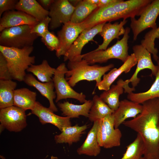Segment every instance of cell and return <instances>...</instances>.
<instances>
[{
	"label": "cell",
	"instance_id": "cell-1",
	"mask_svg": "<svg viewBox=\"0 0 159 159\" xmlns=\"http://www.w3.org/2000/svg\"><path fill=\"white\" fill-rule=\"evenodd\" d=\"M142 104L141 113L122 124L141 136L145 146L144 157L159 159V98L148 100Z\"/></svg>",
	"mask_w": 159,
	"mask_h": 159
},
{
	"label": "cell",
	"instance_id": "cell-2",
	"mask_svg": "<svg viewBox=\"0 0 159 159\" xmlns=\"http://www.w3.org/2000/svg\"><path fill=\"white\" fill-rule=\"evenodd\" d=\"M89 64L83 59L69 61L68 70L65 76L66 79L72 87L83 80L95 81L97 87L101 81L102 76L114 67L112 64L104 66Z\"/></svg>",
	"mask_w": 159,
	"mask_h": 159
},
{
	"label": "cell",
	"instance_id": "cell-3",
	"mask_svg": "<svg viewBox=\"0 0 159 159\" xmlns=\"http://www.w3.org/2000/svg\"><path fill=\"white\" fill-rule=\"evenodd\" d=\"M33 49L32 46L18 49L0 45V52L7 60L12 79L24 81L26 70L35 62V57L30 56Z\"/></svg>",
	"mask_w": 159,
	"mask_h": 159
},
{
	"label": "cell",
	"instance_id": "cell-4",
	"mask_svg": "<svg viewBox=\"0 0 159 159\" xmlns=\"http://www.w3.org/2000/svg\"><path fill=\"white\" fill-rule=\"evenodd\" d=\"M130 31V29L129 27H126L122 39L118 40L114 45L105 50L92 51L82 54V59L89 64L105 63L112 59H118L124 62L129 56L128 41Z\"/></svg>",
	"mask_w": 159,
	"mask_h": 159
},
{
	"label": "cell",
	"instance_id": "cell-5",
	"mask_svg": "<svg viewBox=\"0 0 159 159\" xmlns=\"http://www.w3.org/2000/svg\"><path fill=\"white\" fill-rule=\"evenodd\" d=\"M32 26L23 25L6 29L1 32L0 45L22 49L32 46L39 37L31 33Z\"/></svg>",
	"mask_w": 159,
	"mask_h": 159
},
{
	"label": "cell",
	"instance_id": "cell-6",
	"mask_svg": "<svg viewBox=\"0 0 159 159\" xmlns=\"http://www.w3.org/2000/svg\"><path fill=\"white\" fill-rule=\"evenodd\" d=\"M68 70L64 63L60 64L56 68L52 77L56 95V102L62 100L73 98L84 103L87 100L86 95L82 93H78L74 90L65 78Z\"/></svg>",
	"mask_w": 159,
	"mask_h": 159
},
{
	"label": "cell",
	"instance_id": "cell-7",
	"mask_svg": "<svg viewBox=\"0 0 159 159\" xmlns=\"http://www.w3.org/2000/svg\"><path fill=\"white\" fill-rule=\"evenodd\" d=\"M159 15V0H152L136 19L130 18V28L133 34V39L136 40L138 35L145 29L157 28L156 21Z\"/></svg>",
	"mask_w": 159,
	"mask_h": 159
},
{
	"label": "cell",
	"instance_id": "cell-8",
	"mask_svg": "<svg viewBox=\"0 0 159 159\" xmlns=\"http://www.w3.org/2000/svg\"><path fill=\"white\" fill-rule=\"evenodd\" d=\"M25 111L14 105L0 109L1 125L11 132L21 131L27 125Z\"/></svg>",
	"mask_w": 159,
	"mask_h": 159
},
{
	"label": "cell",
	"instance_id": "cell-9",
	"mask_svg": "<svg viewBox=\"0 0 159 159\" xmlns=\"http://www.w3.org/2000/svg\"><path fill=\"white\" fill-rule=\"evenodd\" d=\"M75 7L67 0H54L49 10V28L54 30L70 21Z\"/></svg>",
	"mask_w": 159,
	"mask_h": 159
},
{
	"label": "cell",
	"instance_id": "cell-10",
	"mask_svg": "<svg viewBox=\"0 0 159 159\" xmlns=\"http://www.w3.org/2000/svg\"><path fill=\"white\" fill-rule=\"evenodd\" d=\"M132 49L137 61V67L131 77L125 81L128 85L131 82L132 87L135 88L140 82V79L138 77V75L140 71L149 69L151 71V75L155 76L158 70V66L153 64L151 53L141 44L134 46Z\"/></svg>",
	"mask_w": 159,
	"mask_h": 159
},
{
	"label": "cell",
	"instance_id": "cell-11",
	"mask_svg": "<svg viewBox=\"0 0 159 159\" xmlns=\"http://www.w3.org/2000/svg\"><path fill=\"white\" fill-rule=\"evenodd\" d=\"M105 23L100 24L91 28L83 30L64 56V61L82 59L81 53L83 47L89 42H94L93 38L101 32L103 26Z\"/></svg>",
	"mask_w": 159,
	"mask_h": 159
},
{
	"label": "cell",
	"instance_id": "cell-12",
	"mask_svg": "<svg viewBox=\"0 0 159 159\" xmlns=\"http://www.w3.org/2000/svg\"><path fill=\"white\" fill-rule=\"evenodd\" d=\"M84 29L80 24L70 21L64 24L62 29L57 32L60 42L59 46L56 52L58 57L64 56L74 42Z\"/></svg>",
	"mask_w": 159,
	"mask_h": 159
},
{
	"label": "cell",
	"instance_id": "cell-13",
	"mask_svg": "<svg viewBox=\"0 0 159 159\" xmlns=\"http://www.w3.org/2000/svg\"><path fill=\"white\" fill-rule=\"evenodd\" d=\"M150 0H117L112 4L119 19L126 20L128 18L140 16L145 8L152 1Z\"/></svg>",
	"mask_w": 159,
	"mask_h": 159
},
{
	"label": "cell",
	"instance_id": "cell-14",
	"mask_svg": "<svg viewBox=\"0 0 159 159\" xmlns=\"http://www.w3.org/2000/svg\"><path fill=\"white\" fill-rule=\"evenodd\" d=\"M31 113L38 117L42 125L51 123L57 127L61 132L64 127L72 126L70 118L55 114L49 107H44L37 101L31 110Z\"/></svg>",
	"mask_w": 159,
	"mask_h": 159
},
{
	"label": "cell",
	"instance_id": "cell-15",
	"mask_svg": "<svg viewBox=\"0 0 159 159\" xmlns=\"http://www.w3.org/2000/svg\"><path fill=\"white\" fill-rule=\"evenodd\" d=\"M39 21L32 16L19 10L4 13L0 19V32L9 28L23 25L34 26Z\"/></svg>",
	"mask_w": 159,
	"mask_h": 159
},
{
	"label": "cell",
	"instance_id": "cell-16",
	"mask_svg": "<svg viewBox=\"0 0 159 159\" xmlns=\"http://www.w3.org/2000/svg\"><path fill=\"white\" fill-rule=\"evenodd\" d=\"M112 4L97 7L85 20L80 23L84 29L91 28L100 24L110 22L119 19L112 6Z\"/></svg>",
	"mask_w": 159,
	"mask_h": 159
},
{
	"label": "cell",
	"instance_id": "cell-17",
	"mask_svg": "<svg viewBox=\"0 0 159 159\" xmlns=\"http://www.w3.org/2000/svg\"><path fill=\"white\" fill-rule=\"evenodd\" d=\"M143 106L130 100H124L120 102L118 108L112 114L114 127L117 128L128 118H135L142 112Z\"/></svg>",
	"mask_w": 159,
	"mask_h": 159
},
{
	"label": "cell",
	"instance_id": "cell-18",
	"mask_svg": "<svg viewBox=\"0 0 159 159\" xmlns=\"http://www.w3.org/2000/svg\"><path fill=\"white\" fill-rule=\"evenodd\" d=\"M125 93L128 94L135 90V88H130L122 79H120L115 85H112L110 89L104 91L99 96L101 99L114 111L118 107L120 102V96L122 94L123 89Z\"/></svg>",
	"mask_w": 159,
	"mask_h": 159
},
{
	"label": "cell",
	"instance_id": "cell-19",
	"mask_svg": "<svg viewBox=\"0 0 159 159\" xmlns=\"http://www.w3.org/2000/svg\"><path fill=\"white\" fill-rule=\"evenodd\" d=\"M136 64L137 61L135 55L132 53L120 67L117 69L114 68L105 74L101 81L97 87L100 90H109L112 83L123 72H128Z\"/></svg>",
	"mask_w": 159,
	"mask_h": 159
},
{
	"label": "cell",
	"instance_id": "cell-20",
	"mask_svg": "<svg viewBox=\"0 0 159 159\" xmlns=\"http://www.w3.org/2000/svg\"><path fill=\"white\" fill-rule=\"evenodd\" d=\"M24 82L28 85L36 88L43 96L47 98L49 103V108L52 111L57 112L58 109L54 102L56 98L54 82L52 81L43 83L38 81L31 74H26Z\"/></svg>",
	"mask_w": 159,
	"mask_h": 159
},
{
	"label": "cell",
	"instance_id": "cell-21",
	"mask_svg": "<svg viewBox=\"0 0 159 159\" xmlns=\"http://www.w3.org/2000/svg\"><path fill=\"white\" fill-rule=\"evenodd\" d=\"M127 22L126 20H123L120 23L117 22L112 24L109 22L105 24L99 34L103 38V42L92 51L105 50L113 40L115 39H119V37L125 33V29L124 26Z\"/></svg>",
	"mask_w": 159,
	"mask_h": 159
},
{
	"label": "cell",
	"instance_id": "cell-22",
	"mask_svg": "<svg viewBox=\"0 0 159 159\" xmlns=\"http://www.w3.org/2000/svg\"><path fill=\"white\" fill-rule=\"evenodd\" d=\"M98 120L93 122L91 128L82 144L77 150L79 155H84L90 156H96L100 153L101 149L97 140V132Z\"/></svg>",
	"mask_w": 159,
	"mask_h": 159
},
{
	"label": "cell",
	"instance_id": "cell-23",
	"mask_svg": "<svg viewBox=\"0 0 159 159\" xmlns=\"http://www.w3.org/2000/svg\"><path fill=\"white\" fill-rule=\"evenodd\" d=\"M92 100H87L82 105H75L68 101L58 102L57 105L64 117L71 118H79L80 116L88 117L93 104Z\"/></svg>",
	"mask_w": 159,
	"mask_h": 159
},
{
	"label": "cell",
	"instance_id": "cell-24",
	"mask_svg": "<svg viewBox=\"0 0 159 159\" xmlns=\"http://www.w3.org/2000/svg\"><path fill=\"white\" fill-rule=\"evenodd\" d=\"M88 126L85 124L79 126L76 124L64 127L61 133L55 136V142L57 143H67L70 146L73 143L80 140L82 135L88 128Z\"/></svg>",
	"mask_w": 159,
	"mask_h": 159
},
{
	"label": "cell",
	"instance_id": "cell-25",
	"mask_svg": "<svg viewBox=\"0 0 159 159\" xmlns=\"http://www.w3.org/2000/svg\"><path fill=\"white\" fill-rule=\"evenodd\" d=\"M15 9L23 11L40 21L49 16V11L44 9L35 0H20Z\"/></svg>",
	"mask_w": 159,
	"mask_h": 159
},
{
	"label": "cell",
	"instance_id": "cell-26",
	"mask_svg": "<svg viewBox=\"0 0 159 159\" xmlns=\"http://www.w3.org/2000/svg\"><path fill=\"white\" fill-rule=\"evenodd\" d=\"M37 93L26 88L16 89L14 91V105L26 111L32 110L35 106Z\"/></svg>",
	"mask_w": 159,
	"mask_h": 159
},
{
	"label": "cell",
	"instance_id": "cell-27",
	"mask_svg": "<svg viewBox=\"0 0 159 159\" xmlns=\"http://www.w3.org/2000/svg\"><path fill=\"white\" fill-rule=\"evenodd\" d=\"M112 114L108 115L103 118L107 137V142L104 148L107 149L120 146L122 137V134L120 129L114 127V117Z\"/></svg>",
	"mask_w": 159,
	"mask_h": 159
},
{
	"label": "cell",
	"instance_id": "cell-28",
	"mask_svg": "<svg viewBox=\"0 0 159 159\" xmlns=\"http://www.w3.org/2000/svg\"><path fill=\"white\" fill-rule=\"evenodd\" d=\"M158 70L154 82L150 89L144 92L128 94L127 98L130 100L140 104L155 98H159V59L157 61Z\"/></svg>",
	"mask_w": 159,
	"mask_h": 159
},
{
	"label": "cell",
	"instance_id": "cell-29",
	"mask_svg": "<svg viewBox=\"0 0 159 159\" xmlns=\"http://www.w3.org/2000/svg\"><path fill=\"white\" fill-rule=\"evenodd\" d=\"M17 85L12 80H0V109L14 105V91Z\"/></svg>",
	"mask_w": 159,
	"mask_h": 159
},
{
	"label": "cell",
	"instance_id": "cell-30",
	"mask_svg": "<svg viewBox=\"0 0 159 159\" xmlns=\"http://www.w3.org/2000/svg\"><path fill=\"white\" fill-rule=\"evenodd\" d=\"M92 100L93 103L88 117L91 122H94L103 119L114 112V111L110 109L97 95H95Z\"/></svg>",
	"mask_w": 159,
	"mask_h": 159
},
{
	"label": "cell",
	"instance_id": "cell-31",
	"mask_svg": "<svg viewBox=\"0 0 159 159\" xmlns=\"http://www.w3.org/2000/svg\"><path fill=\"white\" fill-rule=\"evenodd\" d=\"M56 69L51 67L46 60H43L39 65H31L26 71L32 73L42 82H49L52 81V77Z\"/></svg>",
	"mask_w": 159,
	"mask_h": 159
},
{
	"label": "cell",
	"instance_id": "cell-32",
	"mask_svg": "<svg viewBox=\"0 0 159 159\" xmlns=\"http://www.w3.org/2000/svg\"><path fill=\"white\" fill-rule=\"evenodd\" d=\"M97 7V5L90 4L85 0H79L75 6L70 21L75 24L82 23Z\"/></svg>",
	"mask_w": 159,
	"mask_h": 159
},
{
	"label": "cell",
	"instance_id": "cell-33",
	"mask_svg": "<svg viewBox=\"0 0 159 159\" xmlns=\"http://www.w3.org/2000/svg\"><path fill=\"white\" fill-rule=\"evenodd\" d=\"M144 148L142 138L138 134L134 141L127 147L126 152L120 159H141L143 156Z\"/></svg>",
	"mask_w": 159,
	"mask_h": 159
},
{
	"label": "cell",
	"instance_id": "cell-34",
	"mask_svg": "<svg viewBox=\"0 0 159 159\" xmlns=\"http://www.w3.org/2000/svg\"><path fill=\"white\" fill-rule=\"evenodd\" d=\"M42 41L50 51L56 52L59 49L60 42L57 37L49 31L45 36L41 39Z\"/></svg>",
	"mask_w": 159,
	"mask_h": 159
},
{
	"label": "cell",
	"instance_id": "cell-35",
	"mask_svg": "<svg viewBox=\"0 0 159 159\" xmlns=\"http://www.w3.org/2000/svg\"><path fill=\"white\" fill-rule=\"evenodd\" d=\"M51 19L49 16L32 26L31 32L32 33L37 34L39 37H43L49 31L48 26Z\"/></svg>",
	"mask_w": 159,
	"mask_h": 159
},
{
	"label": "cell",
	"instance_id": "cell-36",
	"mask_svg": "<svg viewBox=\"0 0 159 159\" xmlns=\"http://www.w3.org/2000/svg\"><path fill=\"white\" fill-rule=\"evenodd\" d=\"M97 138L99 145L104 147L107 140L106 130L103 119L98 120Z\"/></svg>",
	"mask_w": 159,
	"mask_h": 159
},
{
	"label": "cell",
	"instance_id": "cell-37",
	"mask_svg": "<svg viewBox=\"0 0 159 159\" xmlns=\"http://www.w3.org/2000/svg\"><path fill=\"white\" fill-rule=\"evenodd\" d=\"M12 79L9 71L7 60L3 55L0 52V80Z\"/></svg>",
	"mask_w": 159,
	"mask_h": 159
},
{
	"label": "cell",
	"instance_id": "cell-38",
	"mask_svg": "<svg viewBox=\"0 0 159 159\" xmlns=\"http://www.w3.org/2000/svg\"><path fill=\"white\" fill-rule=\"evenodd\" d=\"M18 1L17 0H0V17L6 11L14 10Z\"/></svg>",
	"mask_w": 159,
	"mask_h": 159
},
{
	"label": "cell",
	"instance_id": "cell-39",
	"mask_svg": "<svg viewBox=\"0 0 159 159\" xmlns=\"http://www.w3.org/2000/svg\"><path fill=\"white\" fill-rule=\"evenodd\" d=\"M54 0H37L42 6L45 10L49 11L51 6Z\"/></svg>",
	"mask_w": 159,
	"mask_h": 159
},
{
	"label": "cell",
	"instance_id": "cell-40",
	"mask_svg": "<svg viewBox=\"0 0 159 159\" xmlns=\"http://www.w3.org/2000/svg\"><path fill=\"white\" fill-rule=\"evenodd\" d=\"M117 0H99L97 4L98 7H101L110 5L115 2Z\"/></svg>",
	"mask_w": 159,
	"mask_h": 159
},
{
	"label": "cell",
	"instance_id": "cell-41",
	"mask_svg": "<svg viewBox=\"0 0 159 159\" xmlns=\"http://www.w3.org/2000/svg\"><path fill=\"white\" fill-rule=\"evenodd\" d=\"M85 1L90 4L97 6L99 3V0H85Z\"/></svg>",
	"mask_w": 159,
	"mask_h": 159
},
{
	"label": "cell",
	"instance_id": "cell-42",
	"mask_svg": "<svg viewBox=\"0 0 159 159\" xmlns=\"http://www.w3.org/2000/svg\"><path fill=\"white\" fill-rule=\"evenodd\" d=\"M50 159H58L57 157L52 156Z\"/></svg>",
	"mask_w": 159,
	"mask_h": 159
},
{
	"label": "cell",
	"instance_id": "cell-43",
	"mask_svg": "<svg viewBox=\"0 0 159 159\" xmlns=\"http://www.w3.org/2000/svg\"><path fill=\"white\" fill-rule=\"evenodd\" d=\"M156 31H157V32L159 33V26H158V27H157V29H156Z\"/></svg>",
	"mask_w": 159,
	"mask_h": 159
},
{
	"label": "cell",
	"instance_id": "cell-44",
	"mask_svg": "<svg viewBox=\"0 0 159 159\" xmlns=\"http://www.w3.org/2000/svg\"><path fill=\"white\" fill-rule=\"evenodd\" d=\"M141 159H147L145 158L143 156Z\"/></svg>",
	"mask_w": 159,
	"mask_h": 159
}]
</instances>
